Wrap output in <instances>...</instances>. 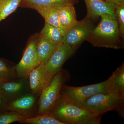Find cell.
<instances>
[{
  "mask_svg": "<svg viewBox=\"0 0 124 124\" xmlns=\"http://www.w3.org/2000/svg\"><path fill=\"white\" fill-rule=\"evenodd\" d=\"M68 77V73H63L62 70L54 76L49 84L40 93L38 115L49 112L53 108L60 95L62 86L69 79Z\"/></svg>",
  "mask_w": 124,
  "mask_h": 124,
  "instance_id": "obj_4",
  "label": "cell"
},
{
  "mask_svg": "<svg viewBox=\"0 0 124 124\" xmlns=\"http://www.w3.org/2000/svg\"><path fill=\"white\" fill-rule=\"evenodd\" d=\"M78 106L97 116H102L106 112L115 110L121 116L124 117V100L115 98L107 92L96 94Z\"/></svg>",
  "mask_w": 124,
  "mask_h": 124,
  "instance_id": "obj_3",
  "label": "cell"
},
{
  "mask_svg": "<svg viewBox=\"0 0 124 124\" xmlns=\"http://www.w3.org/2000/svg\"><path fill=\"white\" fill-rule=\"evenodd\" d=\"M106 83V80L98 84L79 87L64 84L60 90V94L79 105L96 94L107 92Z\"/></svg>",
  "mask_w": 124,
  "mask_h": 124,
  "instance_id": "obj_6",
  "label": "cell"
},
{
  "mask_svg": "<svg viewBox=\"0 0 124 124\" xmlns=\"http://www.w3.org/2000/svg\"><path fill=\"white\" fill-rule=\"evenodd\" d=\"M35 100V97L33 94H26L8 102H7L5 108L6 110L21 114V113L28 111L32 108Z\"/></svg>",
  "mask_w": 124,
  "mask_h": 124,
  "instance_id": "obj_12",
  "label": "cell"
},
{
  "mask_svg": "<svg viewBox=\"0 0 124 124\" xmlns=\"http://www.w3.org/2000/svg\"><path fill=\"white\" fill-rule=\"evenodd\" d=\"M59 45L39 35L37 39L36 48L40 64L46 63Z\"/></svg>",
  "mask_w": 124,
  "mask_h": 124,
  "instance_id": "obj_13",
  "label": "cell"
},
{
  "mask_svg": "<svg viewBox=\"0 0 124 124\" xmlns=\"http://www.w3.org/2000/svg\"><path fill=\"white\" fill-rule=\"evenodd\" d=\"M74 5L67 4L58 7L59 22L66 31L77 21Z\"/></svg>",
  "mask_w": 124,
  "mask_h": 124,
  "instance_id": "obj_14",
  "label": "cell"
},
{
  "mask_svg": "<svg viewBox=\"0 0 124 124\" xmlns=\"http://www.w3.org/2000/svg\"><path fill=\"white\" fill-rule=\"evenodd\" d=\"M24 84L22 81H8L0 84V89L3 98L6 101L12 97L17 96L22 92Z\"/></svg>",
  "mask_w": 124,
  "mask_h": 124,
  "instance_id": "obj_17",
  "label": "cell"
},
{
  "mask_svg": "<svg viewBox=\"0 0 124 124\" xmlns=\"http://www.w3.org/2000/svg\"><path fill=\"white\" fill-rule=\"evenodd\" d=\"M0 97L2 98H3V96H2V93H1V91L0 89Z\"/></svg>",
  "mask_w": 124,
  "mask_h": 124,
  "instance_id": "obj_26",
  "label": "cell"
},
{
  "mask_svg": "<svg viewBox=\"0 0 124 124\" xmlns=\"http://www.w3.org/2000/svg\"><path fill=\"white\" fill-rule=\"evenodd\" d=\"M39 36L58 45L62 42L63 37V35L59 29L46 22Z\"/></svg>",
  "mask_w": 124,
  "mask_h": 124,
  "instance_id": "obj_18",
  "label": "cell"
},
{
  "mask_svg": "<svg viewBox=\"0 0 124 124\" xmlns=\"http://www.w3.org/2000/svg\"><path fill=\"white\" fill-rule=\"evenodd\" d=\"M79 0H22L20 5L35 9L42 7H57L67 4H75Z\"/></svg>",
  "mask_w": 124,
  "mask_h": 124,
  "instance_id": "obj_15",
  "label": "cell"
},
{
  "mask_svg": "<svg viewBox=\"0 0 124 124\" xmlns=\"http://www.w3.org/2000/svg\"><path fill=\"white\" fill-rule=\"evenodd\" d=\"M17 77L15 66H12L0 59V84L11 81Z\"/></svg>",
  "mask_w": 124,
  "mask_h": 124,
  "instance_id": "obj_20",
  "label": "cell"
},
{
  "mask_svg": "<svg viewBox=\"0 0 124 124\" xmlns=\"http://www.w3.org/2000/svg\"><path fill=\"white\" fill-rule=\"evenodd\" d=\"M78 47H72L62 42L55 49L45 66L49 73L54 76L62 70L63 65L75 53Z\"/></svg>",
  "mask_w": 124,
  "mask_h": 124,
  "instance_id": "obj_8",
  "label": "cell"
},
{
  "mask_svg": "<svg viewBox=\"0 0 124 124\" xmlns=\"http://www.w3.org/2000/svg\"><path fill=\"white\" fill-rule=\"evenodd\" d=\"M49 112L64 124H100L101 116H97L60 94Z\"/></svg>",
  "mask_w": 124,
  "mask_h": 124,
  "instance_id": "obj_1",
  "label": "cell"
},
{
  "mask_svg": "<svg viewBox=\"0 0 124 124\" xmlns=\"http://www.w3.org/2000/svg\"><path fill=\"white\" fill-rule=\"evenodd\" d=\"M22 0H0V23L13 13Z\"/></svg>",
  "mask_w": 124,
  "mask_h": 124,
  "instance_id": "obj_19",
  "label": "cell"
},
{
  "mask_svg": "<svg viewBox=\"0 0 124 124\" xmlns=\"http://www.w3.org/2000/svg\"><path fill=\"white\" fill-rule=\"evenodd\" d=\"M37 39L30 40L23 54L22 58L15 66L18 77H26L33 69L40 64L36 48Z\"/></svg>",
  "mask_w": 124,
  "mask_h": 124,
  "instance_id": "obj_7",
  "label": "cell"
},
{
  "mask_svg": "<svg viewBox=\"0 0 124 124\" xmlns=\"http://www.w3.org/2000/svg\"><path fill=\"white\" fill-rule=\"evenodd\" d=\"M117 6L124 4V0H103Z\"/></svg>",
  "mask_w": 124,
  "mask_h": 124,
  "instance_id": "obj_24",
  "label": "cell"
},
{
  "mask_svg": "<svg viewBox=\"0 0 124 124\" xmlns=\"http://www.w3.org/2000/svg\"><path fill=\"white\" fill-rule=\"evenodd\" d=\"M7 102V101L4 98L0 97V107L5 106Z\"/></svg>",
  "mask_w": 124,
  "mask_h": 124,
  "instance_id": "obj_25",
  "label": "cell"
},
{
  "mask_svg": "<svg viewBox=\"0 0 124 124\" xmlns=\"http://www.w3.org/2000/svg\"><path fill=\"white\" fill-rule=\"evenodd\" d=\"M58 7V6L38 8H36L35 10L44 18L46 23L59 29L64 36L66 31L62 27L59 22Z\"/></svg>",
  "mask_w": 124,
  "mask_h": 124,
  "instance_id": "obj_16",
  "label": "cell"
},
{
  "mask_svg": "<svg viewBox=\"0 0 124 124\" xmlns=\"http://www.w3.org/2000/svg\"><path fill=\"white\" fill-rule=\"evenodd\" d=\"M115 13L120 35L123 39L124 37V4L117 6Z\"/></svg>",
  "mask_w": 124,
  "mask_h": 124,
  "instance_id": "obj_23",
  "label": "cell"
},
{
  "mask_svg": "<svg viewBox=\"0 0 124 124\" xmlns=\"http://www.w3.org/2000/svg\"><path fill=\"white\" fill-rule=\"evenodd\" d=\"M94 22L86 15L82 20L77 21L64 33L62 42L71 47H78L91 35L96 26Z\"/></svg>",
  "mask_w": 124,
  "mask_h": 124,
  "instance_id": "obj_5",
  "label": "cell"
},
{
  "mask_svg": "<svg viewBox=\"0 0 124 124\" xmlns=\"http://www.w3.org/2000/svg\"><path fill=\"white\" fill-rule=\"evenodd\" d=\"M29 85L33 94H40L51 82L54 76L49 73L44 64H40L29 73Z\"/></svg>",
  "mask_w": 124,
  "mask_h": 124,
  "instance_id": "obj_9",
  "label": "cell"
},
{
  "mask_svg": "<svg viewBox=\"0 0 124 124\" xmlns=\"http://www.w3.org/2000/svg\"><path fill=\"white\" fill-rule=\"evenodd\" d=\"M20 123L31 124H64L55 119L50 112H46L36 116L28 118Z\"/></svg>",
  "mask_w": 124,
  "mask_h": 124,
  "instance_id": "obj_21",
  "label": "cell"
},
{
  "mask_svg": "<svg viewBox=\"0 0 124 124\" xmlns=\"http://www.w3.org/2000/svg\"><path fill=\"white\" fill-rule=\"evenodd\" d=\"M26 116L13 111L0 113V124H9L15 122H22L27 118Z\"/></svg>",
  "mask_w": 124,
  "mask_h": 124,
  "instance_id": "obj_22",
  "label": "cell"
},
{
  "mask_svg": "<svg viewBox=\"0 0 124 124\" xmlns=\"http://www.w3.org/2000/svg\"><path fill=\"white\" fill-rule=\"evenodd\" d=\"M106 90L115 98L124 100V63L123 62L106 80Z\"/></svg>",
  "mask_w": 124,
  "mask_h": 124,
  "instance_id": "obj_11",
  "label": "cell"
},
{
  "mask_svg": "<svg viewBox=\"0 0 124 124\" xmlns=\"http://www.w3.org/2000/svg\"><path fill=\"white\" fill-rule=\"evenodd\" d=\"M101 20L87 39L94 46L123 49L124 42L120 35L117 19L108 14L102 15Z\"/></svg>",
  "mask_w": 124,
  "mask_h": 124,
  "instance_id": "obj_2",
  "label": "cell"
},
{
  "mask_svg": "<svg viewBox=\"0 0 124 124\" xmlns=\"http://www.w3.org/2000/svg\"><path fill=\"white\" fill-rule=\"evenodd\" d=\"M87 8L86 16L95 21L104 14L116 19V9L117 6L103 0H84Z\"/></svg>",
  "mask_w": 124,
  "mask_h": 124,
  "instance_id": "obj_10",
  "label": "cell"
}]
</instances>
